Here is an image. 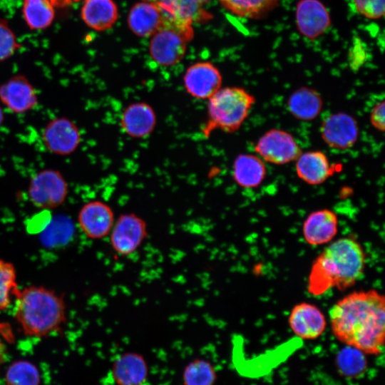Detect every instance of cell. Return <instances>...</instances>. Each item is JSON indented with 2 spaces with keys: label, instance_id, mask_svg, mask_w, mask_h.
Returning a JSON list of instances; mask_svg holds the SVG:
<instances>
[{
  "label": "cell",
  "instance_id": "6da1fadb",
  "mask_svg": "<svg viewBox=\"0 0 385 385\" xmlns=\"http://www.w3.org/2000/svg\"><path fill=\"white\" fill-rule=\"evenodd\" d=\"M334 335L364 354H380L385 338V298L375 289L351 292L329 312Z\"/></svg>",
  "mask_w": 385,
  "mask_h": 385
},
{
  "label": "cell",
  "instance_id": "7a4b0ae2",
  "mask_svg": "<svg viewBox=\"0 0 385 385\" xmlns=\"http://www.w3.org/2000/svg\"><path fill=\"white\" fill-rule=\"evenodd\" d=\"M365 267L361 245L350 237L332 242L315 259L307 280V290L314 296L332 288L346 289L359 279Z\"/></svg>",
  "mask_w": 385,
  "mask_h": 385
},
{
  "label": "cell",
  "instance_id": "3957f363",
  "mask_svg": "<svg viewBox=\"0 0 385 385\" xmlns=\"http://www.w3.org/2000/svg\"><path fill=\"white\" fill-rule=\"evenodd\" d=\"M15 299L16 319L29 336H46L66 322L64 301L53 290L30 286L19 290Z\"/></svg>",
  "mask_w": 385,
  "mask_h": 385
},
{
  "label": "cell",
  "instance_id": "277c9868",
  "mask_svg": "<svg viewBox=\"0 0 385 385\" xmlns=\"http://www.w3.org/2000/svg\"><path fill=\"white\" fill-rule=\"evenodd\" d=\"M207 101V118L201 130L205 138L216 130L227 133L238 130L255 103L253 95L237 86L221 87Z\"/></svg>",
  "mask_w": 385,
  "mask_h": 385
},
{
  "label": "cell",
  "instance_id": "5b68a950",
  "mask_svg": "<svg viewBox=\"0 0 385 385\" xmlns=\"http://www.w3.org/2000/svg\"><path fill=\"white\" fill-rule=\"evenodd\" d=\"M149 52L158 64L163 66H175L183 58L193 33L163 23L160 29L151 36Z\"/></svg>",
  "mask_w": 385,
  "mask_h": 385
},
{
  "label": "cell",
  "instance_id": "8992f818",
  "mask_svg": "<svg viewBox=\"0 0 385 385\" xmlns=\"http://www.w3.org/2000/svg\"><path fill=\"white\" fill-rule=\"evenodd\" d=\"M148 235L146 221L134 212H126L115 219L108 237L115 254L129 256L139 249Z\"/></svg>",
  "mask_w": 385,
  "mask_h": 385
},
{
  "label": "cell",
  "instance_id": "52a82bcc",
  "mask_svg": "<svg viewBox=\"0 0 385 385\" xmlns=\"http://www.w3.org/2000/svg\"><path fill=\"white\" fill-rule=\"evenodd\" d=\"M68 190V184L60 172L46 169L31 178L28 195L35 206L47 210L61 205L66 198Z\"/></svg>",
  "mask_w": 385,
  "mask_h": 385
},
{
  "label": "cell",
  "instance_id": "ba28073f",
  "mask_svg": "<svg viewBox=\"0 0 385 385\" xmlns=\"http://www.w3.org/2000/svg\"><path fill=\"white\" fill-rule=\"evenodd\" d=\"M255 153L264 161L284 165L295 161L302 152L295 138L281 129H270L257 141Z\"/></svg>",
  "mask_w": 385,
  "mask_h": 385
},
{
  "label": "cell",
  "instance_id": "9c48e42d",
  "mask_svg": "<svg viewBox=\"0 0 385 385\" xmlns=\"http://www.w3.org/2000/svg\"><path fill=\"white\" fill-rule=\"evenodd\" d=\"M185 92L197 100H207L222 84V76L217 66L209 61H198L190 65L183 78Z\"/></svg>",
  "mask_w": 385,
  "mask_h": 385
},
{
  "label": "cell",
  "instance_id": "30bf717a",
  "mask_svg": "<svg viewBox=\"0 0 385 385\" xmlns=\"http://www.w3.org/2000/svg\"><path fill=\"white\" fill-rule=\"evenodd\" d=\"M320 133L322 140L329 147L345 150L356 143L359 126L352 115L339 112L330 114L323 120Z\"/></svg>",
  "mask_w": 385,
  "mask_h": 385
},
{
  "label": "cell",
  "instance_id": "8fae6325",
  "mask_svg": "<svg viewBox=\"0 0 385 385\" xmlns=\"http://www.w3.org/2000/svg\"><path fill=\"white\" fill-rule=\"evenodd\" d=\"M158 6L163 23L193 33V22L208 19L210 16L197 0H153Z\"/></svg>",
  "mask_w": 385,
  "mask_h": 385
},
{
  "label": "cell",
  "instance_id": "7c38bea8",
  "mask_svg": "<svg viewBox=\"0 0 385 385\" xmlns=\"http://www.w3.org/2000/svg\"><path fill=\"white\" fill-rule=\"evenodd\" d=\"M42 139L51 153L66 155L73 153L78 147L81 133L73 121L60 117L47 123L43 131Z\"/></svg>",
  "mask_w": 385,
  "mask_h": 385
},
{
  "label": "cell",
  "instance_id": "4fadbf2b",
  "mask_svg": "<svg viewBox=\"0 0 385 385\" xmlns=\"http://www.w3.org/2000/svg\"><path fill=\"white\" fill-rule=\"evenodd\" d=\"M115 220L112 207L101 200L86 203L78 215L82 232L91 240H100L108 236Z\"/></svg>",
  "mask_w": 385,
  "mask_h": 385
},
{
  "label": "cell",
  "instance_id": "5bb4252c",
  "mask_svg": "<svg viewBox=\"0 0 385 385\" xmlns=\"http://www.w3.org/2000/svg\"><path fill=\"white\" fill-rule=\"evenodd\" d=\"M156 113L151 105L145 101L128 104L120 117V127L128 137L134 139L147 138L157 125Z\"/></svg>",
  "mask_w": 385,
  "mask_h": 385
},
{
  "label": "cell",
  "instance_id": "9a60e30c",
  "mask_svg": "<svg viewBox=\"0 0 385 385\" xmlns=\"http://www.w3.org/2000/svg\"><path fill=\"white\" fill-rule=\"evenodd\" d=\"M0 101L11 112L24 113L38 103L34 86L23 75H16L0 86Z\"/></svg>",
  "mask_w": 385,
  "mask_h": 385
},
{
  "label": "cell",
  "instance_id": "2e32d148",
  "mask_svg": "<svg viewBox=\"0 0 385 385\" xmlns=\"http://www.w3.org/2000/svg\"><path fill=\"white\" fill-rule=\"evenodd\" d=\"M288 322L292 332L304 339L318 338L327 327L324 313L318 307L309 302L296 304L290 312Z\"/></svg>",
  "mask_w": 385,
  "mask_h": 385
},
{
  "label": "cell",
  "instance_id": "e0dca14e",
  "mask_svg": "<svg viewBox=\"0 0 385 385\" xmlns=\"http://www.w3.org/2000/svg\"><path fill=\"white\" fill-rule=\"evenodd\" d=\"M296 24L301 34L316 38L330 26L328 10L319 0H301L296 8Z\"/></svg>",
  "mask_w": 385,
  "mask_h": 385
},
{
  "label": "cell",
  "instance_id": "ac0fdd59",
  "mask_svg": "<svg viewBox=\"0 0 385 385\" xmlns=\"http://www.w3.org/2000/svg\"><path fill=\"white\" fill-rule=\"evenodd\" d=\"M338 217L329 209L312 212L302 226L304 240L311 245H321L330 242L338 232Z\"/></svg>",
  "mask_w": 385,
  "mask_h": 385
},
{
  "label": "cell",
  "instance_id": "d6986e66",
  "mask_svg": "<svg viewBox=\"0 0 385 385\" xmlns=\"http://www.w3.org/2000/svg\"><path fill=\"white\" fill-rule=\"evenodd\" d=\"M295 169L297 176L311 185L324 183L334 172L329 158L319 150L302 152L295 160Z\"/></svg>",
  "mask_w": 385,
  "mask_h": 385
},
{
  "label": "cell",
  "instance_id": "ffe728a7",
  "mask_svg": "<svg viewBox=\"0 0 385 385\" xmlns=\"http://www.w3.org/2000/svg\"><path fill=\"white\" fill-rule=\"evenodd\" d=\"M266 174L265 161L257 155L241 153L233 161L232 178L236 184L242 188L258 187L265 179Z\"/></svg>",
  "mask_w": 385,
  "mask_h": 385
},
{
  "label": "cell",
  "instance_id": "44dd1931",
  "mask_svg": "<svg viewBox=\"0 0 385 385\" xmlns=\"http://www.w3.org/2000/svg\"><path fill=\"white\" fill-rule=\"evenodd\" d=\"M130 30L137 36H153L161 26L163 17L157 4L152 1H143L133 5L128 16Z\"/></svg>",
  "mask_w": 385,
  "mask_h": 385
},
{
  "label": "cell",
  "instance_id": "7402d4cb",
  "mask_svg": "<svg viewBox=\"0 0 385 385\" xmlns=\"http://www.w3.org/2000/svg\"><path fill=\"white\" fill-rule=\"evenodd\" d=\"M81 16L87 26L103 31L114 25L118 11L113 0H83Z\"/></svg>",
  "mask_w": 385,
  "mask_h": 385
},
{
  "label": "cell",
  "instance_id": "603a6c76",
  "mask_svg": "<svg viewBox=\"0 0 385 385\" xmlns=\"http://www.w3.org/2000/svg\"><path fill=\"white\" fill-rule=\"evenodd\" d=\"M147 374L146 362L139 354H123L113 363V376L118 385H142Z\"/></svg>",
  "mask_w": 385,
  "mask_h": 385
},
{
  "label": "cell",
  "instance_id": "cb8c5ba5",
  "mask_svg": "<svg viewBox=\"0 0 385 385\" xmlns=\"http://www.w3.org/2000/svg\"><path fill=\"white\" fill-rule=\"evenodd\" d=\"M287 105L288 111L294 118L303 121H310L321 113L323 101L317 91L302 87L289 96Z\"/></svg>",
  "mask_w": 385,
  "mask_h": 385
},
{
  "label": "cell",
  "instance_id": "d4e9b609",
  "mask_svg": "<svg viewBox=\"0 0 385 385\" xmlns=\"http://www.w3.org/2000/svg\"><path fill=\"white\" fill-rule=\"evenodd\" d=\"M54 8L50 0H24L22 14L26 25L31 30L48 28L55 17Z\"/></svg>",
  "mask_w": 385,
  "mask_h": 385
},
{
  "label": "cell",
  "instance_id": "484cf974",
  "mask_svg": "<svg viewBox=\"0 0 385 385\" xmlns=\"http://www.w3.org/2000/svg\"><path fill=\"white\" fill-rule=\"evenodd\" d=\"M279 0H219L232 14L249 19H260L276 7Z\"/></svg>",
  "mask_w": 385,
  "mask_h": 385
},
{
  "label": "cell",
  "instance_id": "4316f807",
  "mask_svg": "<svg viewBox=\"0 0 385 385\" xmlns=\"http://www.w3.org/2000/svg\"><path fill=\"white\" fill-rule=\"evenodd\" d=\"M5 380L6 385H38L40 375L34 364L28 361L20 360L9 366Z\"/></svg>",
  "mask_w": 385,
  "mask_h": 385
},
{
  "label": "cell",
  "instance_id": "83f0119b",
  "mask_svg": "<svg viewBox=\"0 0 385 385\" xmlns=\"http://www.w3.org/2000/svg\"><path fill=\"white\" fill-rule=\"evenodd\" d=\"M366 364L364 353L349 346L339 351L337 357L338 369L347 377L359 376L365 370Z\"/></svg>",
  "mask_w": 385,
  "mask_h": 385
},
{
  "label": "cell",
  "instance_id": "f1b7e54d",
  "mask_svg": "<svg viewBox=\"0 0 385 385\" xmlns=\"http://www.w3.org/2000/svg\"><path fill=\"white\" fill-rule=\"evenodd\" d=\"M185 385H213L216 374L212 366L205 359H194L185 368Z\"/></svg>",
  "mask_w": 385,
  "mask_h": 385
},
{
  "label": "cell",
  "instance_id": "f546056e",
  "mask_svg": "<svg viewBox=\"0 0 385 385\" xmlns=\"http://www.w3.org/2000/svg\"><path fill=\"white\" fill-rule=\"evenodd\" d=\"M19 291L14 265L0 259V310L9 307Z\"/></svg>",
  "mask_w": 385,
  "mask_h": 385
},
{
  "label": "cell",
  "instance_id": "4dcf8cb0",
  "mask_svg": "<svg viewBox=\"0 0 385 385\" xmlns=\"http://www.w3.org/2000/svg\"><path fill=\"white\" fill-rule=\"evenodd\" d=\"M20 46L8 22L0 19V61L11 57Z\"/></svg>",
  "mask_w": 385,
  "mask_h": 385
},
{
  "label": "cell",
  "instance_id": "1f68e13d",
  "mask_svg": "<svg viewBox=\"0 0 385 385\" xmlns=\"http://www.w3.org/2000/svg\"><path fill=\"white\" fill-rule=\"evenodd\" d=\"M385 0H354L357 11L370 19H379L384 15Z\"/></svg>",
  "mask_w": 385,
  "mask_h": 385
},
{
  "label": "cell",
  "instance_id": "d6a6232c",
  "mask_svg": "<svg viewBox=\"0 0 385 385\" xmlns=\"http://www.w3.org/2000/svg\"><path fill=\"white\" fill-rule=\"evenodd\" d=\"M370 123L371 125L381 132L385 129V103L384 101L378 102L372 108L370 113Z\"/></svg>",
  "mask_w": 385,
  "mask_h": 385
},
{
  "label": "cell",
  "instance_id": "836d02e7",
  "mask_svg": "<svg viewBox=\"0 0 385 385\" xmlns=\"http://www.w3.org/2000/svg\"><path fill=\"white\" fill-rule=\"evenodd\" d=\"M54 7L63 8L70 6L74 3L78 2L81 0H50Z\"/></svg>",
  "mask_w": 385,
  "mask_h": 385
},
{
  "label": "cell",
  "instance_id": "e575fe53",
  "mask_svg": "<svg viewBox=\"0 0 385 385\" xmlns=\"http://www.w3.org/2000/svg\"><path fill=\"white\" fill-rule=\"evenodd\" d=\"M4 118V115L1 107L0 106V126L1 125Z\"/></svg>",
  "mask_w": 385,
  "mask_h": 385
},
{
  "label": "cell",
  "instance_id": "d590c367",
  "mask_svg": "<svg viewBox=\"0 0 385 385\" xmlns=\"http://www.w3.org/2000/svg\"><path fill=\"white\" fill-rule=\"evenodd\" d=\"M2 351H3V344H2L1 340L0 339V358L1 356Z\"/></svg>",
  "mask_w": 385,
  "mask_h": 385
},
{
  "label": "cell",
  "instance_id": "8d00e7d4",
  "mask_svg": "<svg viewBox=\"0 0 385 385\" xmlns=\"http://www.w3.org/2000/svg\"><path fill=\"white\" fill-rule=\"evenodd\" d=\"M197 1H199L201 4H203L207 2L209 0H197Z\"/></svg>",
  "mask_w": 385,
  "mask_h": 385
},
{
  "label": "cell",
  "instance_id": "74e56055",
  "mask_svg": "<svg viewBox=\"0 0 385 385\" xmlns=\"http://www.w3.org/2000/svg\"><path fill=\"white\" fill-rule=\"evenodd\" d=\"M147 1H151V0H147ZM153 1V0H152V1Z\"/></svg>",
  "mask_w": 385,
  "mask_h": 385
}]
</instances>
